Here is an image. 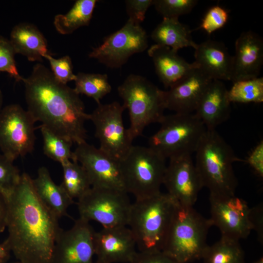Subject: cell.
<instances>
[{
    "instance_id": "cell-1",
    "label": "cell",
    "mask_w": 263,
    "mask_h": 263,
    "mask_svg": "<svg viewBox=\"0 0 263 263\" xmlns=\"http://www.w3.org/2000/svg\"><path fill=\"white\" fill-rule=\"evenodd\" d=\"M2 196L6 203L8 230L3 244L19 262L50 263L63 229L59 219L37 195L32 178L22 173L15 187Z\"/></svg>"
},
{
    "instance_id": "cell-2",
    "label": "cell",
    "mask_w": 263,
    "mask_h": 263,
    "mask_svg": "<svg viewBox=\"0 0 263 263\" xmlns=\"http://www.w3.org/2000/svg\"><path fill=\"white\" fill-rule=\"evenodd\" d=\"M21 81L27 111L36 122L73 143L86 142L85 123L90 114L74 88L57 81L51 71L40 63Z\"/></svg>"
},
{
    "instance_id": "cell-3",
    "label": "cell",
    "mask_w": 263,
    "mask_h": 263,
    "mask_svg": "<svg viewBox=\"0 0 263 263\" xmlns=\"http://www.w3.org/2000/svg\"><path fill=\"white\" fill-rule=\"evenodd\" d=\"M176 204L170 195L161 192L132 204L127 225L138 252L162 251Z\"/></svg>"
},
{
    "instance_id": "cell-4",
    "label": "cell",
    "mask_w": 263,
    "mask_h": 263,
    "mask_svg": "<svg viewBox=\"0 0 263 263\" xmlns=\"http://www.w3.org/2000/svg\"><path fill=\"white\" fill-rule=\"evenodd\" d=\"M195 153V165L203 188L212 194L235 195L238 181L233 164L243 160L215 129H207Z\"/></svg>"
},
{
    "instance_id": "cell-5",
    "label": "cell",
    "mask_w": 263,
    "mask_h": 263,
    "mask_svg": "<svg viewBox=\"0 0 263 263\" xmlns=\"http://www.w3.org/2000/svg\"><path fill=\"white\" fill-rule=\"evenodd\" d=\"M212 226L209 218L204 217L193 207L176 201L162 251L178 263L201 259L208 245L207 236Z\"/></svg>"
},
{
    "instance_id": "cell-6",
    "label": "cell",
    "mask_w": 263,
    "mask_h": 263,
    "mask_svg": "<svg viewBox=\"0 0 263 263\" xmlns=\"http://www.w3.org/2000/svg\"><path fill=\"white\" fill-rule=\"evenodd\" d=\"M118 93L129 111L128 130L133 140L142 134L147 126L162 120L166 109L164 91L145 77L130 75L118 86Z\"/></svg>"
},
{
    "instance_id": "cell-7",
    "label": "cell",
    "mask_w": 263,
    "mask_h": 263,
    "mask_svg": "<svg viewBox=\"0 0 263 263\" xmlns=\"http://www.w3.org/2000/svg\"><path fill=\"white\" fill-rule=\"evenodd\" d=\"M119 163L125 190L132 194L135 200L161 192L166 159L150 147L132 145Z\"/></svg>"
},
{
    "instance_id": "cell-8",
    "label": "cell",
    "mask_w": 263,
    "mask_h": 263,
    "mask_svg": "<svg viewBox=\"0 0 263 263\" xmlns=\"http://www.w3.org/2000/svg\"><path fill=\"white\" fill-rule=\"evenodd\" d=\"M160 124L149 147L166 159L191 156L207 130L194 113L165 115Z\"/></svg>"
},
{
    "instance_id": "cell-9",
    "label": "cell",
    "mask_w": 263,
    "mask_h": 263,
    "mask_svg": "<svg viewBox=\"0 0 263 263\" xmlns=\"http://www.w3.org/2000/svg\"><path fill=\"white\" fill-rule=\"evenodd\" d=\"M77 205L80 218L112 227L127 226L132 204L125 191L91 187Z\"/></svg>"
},
{
    "instance_id": "cell-10",
    "label": "cell",
    "mask_w": 263,
    "mask_h": 263,
    "mask_svg": "<svg viewBox=\"0 0 263 263\" xmlns=\"http://www.w3.org/2000/svg\"><path fill=\"white\" fill-rule=\"evenodd\" d=\"M36 122L27 110L17 104L2 108L0 112V150L12 161L31 153L36 140Z\"/></svg>"
},
{
    "instance_id": "cell-11",
    "label": "cell",
    "mask_w": 263,
    "mask_h": 263,
    "mask_svg": "<svg viewBox=\"0 0 263 263\" xmlns=\"http://www.w3.org/2000/svg\"><path fill=\"white\" fill-rule=\"evenodd\" d=\"M125 108L116 101L97 104L90 114L95 128V136L99 141V148L117 160L120 161L132 146L133 140L123 120Z\"/></svg>"
},
{
    "instance_id": "cell-12",
    "label": "cell",
    "mask_w": 263,
    "mask_h": 263,
    "mask_svg": "<svg viewBox=\"0 0 263 263\" xmlns=\"http://www.w3.org/2000/svg\"><path fill=\"white\" fill-rule=\"evenodd\" d=\"M148 47V36L140 26L128 20L116 32L105 38L102 43L94 48L89 57L97 60L107 67L119 68L134 54Z\"/></svg>"
},
{
    "instance_id": "cell-13",
    "label": "cell",
    "mask_w": 263,
    "mask_h": 263,
    "mask_svg": "<svg viewBox=\"0 0 263 263\" xmlns=\"http://www.w3.org/2000/svg\"><path fill=\"white\" fill-rule=\"evenodd\" d=\"M212 226H217L222 237L239 241L251 231L248 215L250 207L244 199L233 195L209 194Z\"/></svg>"
},
{
    "instance_id": "cell-14",
    "label": "cell",
    "mask_w": 263,
    "mask_h": 263,
    "mask_svg": "<svg viewBox=\"0 0 263 263\" xmlns=\"http://www.w3.org/2000/svg\"><path fill=\"white\" fill-rule=\"evenodd\" d=\"M75 161L85 169L92 187L125 191L119 161L87 142L77 145Z\"/></svg>"
},
{
    "instance_id": "cell-15",
    "label": "cell",
    "mask_w": 263,
    "mask_h": 263,
    "mask_svg": "<svg viewBox=\"0 0 263 263\" xmlns=\"http://www.w3.org/2000/svg\"><path fill=\"white\" fill-rule=\"evenodd\" d=\"M94 232L89 221L79 217L72 227L62 230L50 263H94Z\"/></svg>"
},
{
    "instance_id": "cell-16",
    "label": "cell",
    "mask_w": 263,
    "mask_h": 263,
    "mask_svg": "<svg viewBox=\"0 0 263 263\" xmlns=\"http://www.w3.org/2000/svg\"><path fill=\"white\" fill-rule=\"evenodd\" d=\"M169 160L163 185L178 203L193 207L203 186L191 156Z\"/></svg>"
},
{
    "instance_id": "cell-17",
    "label": "cell",
    "mask_w": 263,
    "mask_h": 263,
    "mask_svg": "<svg viewBox=\"0 0 263 263\" xmlns=\"http://www.w3.org/2000/svg\"><path fill=\"white\" fill-rule=\"evenodd\" d=\"M93 243L95 263H131L137 252L134 237L127 226L94 231Z\"/></svg>"
},
{
    "instance_id": "cell-18",
    "label": "cell",
    "mask_w": 263,
    "mask_h": 263,
    "mask_svg": "<svg viewBox=\"0 0 263 263\" xmlns=\"http://www.w3.org/2000/svg\"><path fill=\"white\" fill-rule=\"evenodd\" d=\"M212 80L199 68L193 69L167 91H164L166 109L176 113H194Z\"/></svg>"
},
{
    "instance_id": "cell-19",
    "label": "cell",
    "mask_w": 263,
    "mask_h": 263,
    "mask_svg": "<svg viewBox=\"0 0 263 263\" xmlns=\"http://www.w3.org/2000/svg\"><path fill=\"white\" fill-rule=\"evenodd\" d=\"M230 81L259 77L263 64V40L255 33L243 32L236 40Z\"/></svg>"
},
{
    "instance_id": "cell-20",
    "label": "cell",
    "mask_w": 263,
    "mask_h": 263,
    "mask_svg": "<svg viewBox=\"0 0 263 263\" xmlns=\"http://www.w3.org/2000/svg\"><path fill=\"white\" fill-rule=\"evenodd\" d=\"M228 90L222 81L213 79L194 112L207 130H215L229 117L231 107Z\"/></svg>"
},
{
    "instance_id": "cell-21",
    "label": "cell",
    "mask_w": 263,
    "mask_h": 263,
    "mask_svg": "<svg viewBox=\"0 0 263 263\" xmlns=\"http://www.w3.org/2000/svg\"><path fill=\"white\" fill-rule=\"evenodd\" d=\"M194 58L199 68L212 79L230 81L232 56L223 43L209 39L198 44Z\"/></svg>"
},
{
    "instance_id": "cell-22",
    "label": "cell",
    "mask_w": 263,
    "mask_h": 263,
    "mask_svg": "<svg viewBox=\"0 0 263 263\" xmlns=\"http://www.w3.org/2000/svg\"><path fill=\"white\" fill-rule=\"evenodd\" d=\"M177 52L169 47L156 44L148 50V54L153 62L156 73L166 88L169 89L193 69L199 68L195 62H188Z\"/></svg>"
},
{
    "instance_id": "cell-23",
    "label": "cell",
    "mask_w": 263,
    "mask_h": 263,
    "mask_svg": "<svg viewBox=\"0 0 263 263\" xmlns=\"http://www.w3.org/2000/svg\"><path fill=\"white\" fill-rule=\"evenodd\" d=\"M32 183L39 199L58 219L68 216L67 210L74 200L60 185L54 182L46 167L38 169L36 177L32 178Z\"/></svg>"
},
{
    "instance_id": "cell-24",
    "label": "cell",
    "mask_w": 263,
    "mask_h": 263,
    "mask_svg": "<svg viewBox=\"0 0 263 263\" xmlns=\"http://www.w3.org/2000/svg\"><path fill=\"white\" fill-rule=\"evenodd\" d=\"M9 40L16 54L22 55L30 61H42L43 56L49 53L45 38L36 26L29 23L16 25Z\"/></svg>"
},
{
    "instance_id": "cell-25",
    "label": "cell",
    "mask_w": 263,
    "mask_h": 263,
    "mask_svg": "<svg viewBox=\"0 0 263 263\" xmlns=\"http://www.w3.org/2000/svg\"><path fill=\"white\" fill-rule=\"evenodd\" d=\"M191 31L181 23L178 18H163L151 34L156 44L169 47L174 51L184 47L195 49L198 45L192 39Z\"/></svg>"
},
{
    "instance_id": "cell-26",
    "label": "cell",
    "mask_w": 263,
    "mask_h": 263,
    "mask_svg": "<svg viewBox=\"0 0 263 263\" xmlns=\"http://www.w3.org/2000/svg\"><path fill=\"white\" fill-rule=\"evenodd\" d=\"M97 0H77L65 14H58L54 18L56 31L62 35L73 33L79 28L89 25Z\"/></svg>"
},
{
    "instance_id": "cell-27",
    "label": "cell",
    "mask_w": 263,
    "mask_h": 263,
    "mask_svg": "<svg viewBox=\"0 0 263 263\" xmlns=\"http://www.w3.org/2000/svg\"><path fill=\"white\" fill-rule=\"evenodd\" d=\"M202 259L203 263H245L239 241L222 236L218 242L207 246Z\"/></svg>"
},
{
    "instance_id": "cell-28",
    "label": "cell",
    "mask_w": 263,
    "mask_h": 263,
    "mask_svg": "<svg viewBox=\"0 0 263 263\" xmlns=\"http://www.w3.org/2000/svg\"><path fill=\"white\" fill-rule=\"evenodd\" d=\"M61 166L63 178L60 186L72 199H78L92 187L86 171L77 161H69Z\"/></svg>"
},
{
    "instance_id": "cell-29",
    "label": "cell",
    "mask_w": 263,
    "mask_h": 263,
    "mask_svg": "<svg viewBox=\"0 0 263 263\" xmlns=\"http://www.w3.org/2000/svg\"><path fill=\"white\" fill-rule=\"evenodd\" d=\"M39 128L45 155L61 165L69 161H75L74 152L71 149L73 143L71 140L55 133L42 125Z\"/></svg>"
},
{
    "instance_id": "cell-30",
    "label": "cell",
    "mask_w": 263,
    "mask_h": 263,
    "mask_svg": "<svg viewBox=\"0 0 263 263\" xmlns=\"http://www.w3.org/2000/svg\"><path fill=\"white\" fill-rule=\"evenodd\" d=\"M75 91L94 99L97 104L109 94L112 87L106 74L78 73L75 80Z\"/></svg>"
},
{
    "instance_id": "cell-31",
    "label": "cell",
    "mask_w": 263,
    "mask_h": 263,
    "mask_svg": "<svg viewBox=\"0 0 263 263\" xmlns=\"http://www.w3.org/2000/svg\"><path fill=\"white\" fill-rule=\"evenodd\" d=\"M230 103H260L263 101V78L257 77L233 82L228 90Z\"/></svg>"
},
{
    "instance_id": "cell-32",
    "label": "cell",
    "mask_w": 263,
    "mask_h": 263,
    "mask_svg": "<svg viewBox=\"0 0 263 263\" xmlns=\"http://www.w3.org/2000/svg\"><path fill=\"white\" fill-rule=\"evenodd\" d=\"M198 2L196 0H153L152 5L163 18H179L188 14Z\"/></svg>"
},
{
    "instance_id": "cell-33",
    "label": "cell",
    "mask_w": 263,
    "mask_h": 263,
    "mask_svg": "<svg viewBox=\"0 0 263 263\" xmlns=\"http://www.w3.org/2000/svg\"><path fill=\"white\" fill-rule=\"evenodd\" d=\"M43 57L49 61L51 72L57 81L67 84L70 81L75 80L76 75L74 73L72 60L69 56L56 59L48 53Z\"/></svg>"
},
{
    "instance_id": "cell-34",
    "label": "cell",
    "mask_w": 263,
    "mask_h": 263,
    "mask_svg": "<svg viewBox=\"0 0 263 263\" xmlns=\"http://www.w3.org/2000/svg\"><path fill=\"white\" fill-rule=\"evenodd\" d=\"M3 154H0V194L10 191L19 181L21 174L18 168Z\"/></svg>"
},
{
    "instance_id": "cell-35",
    "label": "cell",
    "mask_w": 263,
    "mask_h": 263,
    "mask_svg": "<svg viewBox=\"0 0 263 263\" xmlns=\"http://www.w3.org/2000/svg\"><path fill=\"white\" fill-rule=\"evenodd\" d=\"M15 54L10 40L0 36V72L8 73L18 82L22 81L23 77L19 75L16 66Z\"/></svg>"
},
{
    "instance_id": "cell-36",
    "label": "cell",
    "mask_w": 263,
    "mask_h": 263,
    "mask_svg": "<svg viewBox=\"0 0 263 263\" xmlns=\"http://www.w3.org/2000/svg\"><path fill=\"white\" fill-rule=\"evenodd\" d=\"M228 19V13L226 9L219 5L210 7L205 16L199 29H202L208 34L223 28Z\"/></svg>"
},
{
    "instance_id": "cell-37",
    "label": "cell",
    "mask_w": 263,
    "mask_h": 263,
    "mask_svg": "<svg viewBox=\"0 0 263 263\" xmlns=\"http://www.w3.org/2000/svg\"><path fill=\"white\" fill-rule=\"evenodd\" d=\"M153 0H126V8L129 20L140 25L145 18L149 8L152 5Z\"/></svg>"
},
{
    "instance_id": "cell-38",
    "label": "cell",
    "mask_w": 263,
    "mask_h": 263,
    "mask_svg": "<svg viewBox=\"0 0 263 263\" xmlns=\"http://www.w3.org/2000/svg\"><path fill=\"white\" fill-rule=\"evenodd\" d=\"M248 219L251 230H254L257 235L258 241L263 244V204L260 203L250 208Z\"/></svg>"
},
{
    "instance_id": "cell-39",
    "label": "cell",
    "mask_w": 263,
    "mask_h": 263,
    "mask_svg": "<svg viewBox=\"0 0 263 263\" xmlns=\"http://www.w3.org/2000/svg\"><path fill=\"white\" fill-rule=\"evenodd\" d=\"M245 162L259 177H263V141H260L250 152Z\"/></svg>"
},
{
    "instance_id": "cell-40",
    "label": "cell",
    "mask_w": 263,
    "mask_h": 263,
    "mask_svg": "<svg viewBox=\"0 0 263 263\" xmlns=\"http://www.w3.org/2000/svg\"><path fill=\"white\" fill-rule=\"evenodd\" d=\"M131 263H178L162 251L152 253L137 252Z\"/></svg>"
},
{
    "instance_id": "cell-41",
    "label": "cell",
    "mask_w": 263,
    "mask_h": 263,
    "mask_svg": "<svg viewBox=\"0 0 263 263\" xmlns=\"http://www.w3.org/2000/svg\"><path fill=\"white\" fill-rule=\"evenodd\" d=\"M6 206L3 197L0 194V233L6 228Z\"/></svg>"
},
{
    "instance_id": "cell-42",
    "label": "cell",
    "mask_w": 263,
    "mask_h": 263,
    "mask_svg": "<svg viewBox=\"0 0 263 263\" xmlns=\"http://www.w3.org/2000/svg\"><path fill=\"white\" fill-rule=\"evenodd\" d=\"M10 253L3 243L0 244V263H5L9 259Z\"/></svg>"
},
{
    "instance_id": "cell-43",
    "label": "cell",
    "mask_w": 263,
    "mask_h": 263,
    "mask_svg": "<svg viewBox=\"0 0 263 263\" xmlns=\"http://www.w3.org/2000/svg\"><path fill=\"white\" fill-rule=\"evenodd\" d=\"M2 102H3V97H2V94L1 90H0V112L1 111L2 108Z\"/></svg>"
},
{
    "instance_id": "cell-44",
    "label": "cell",
    "mask_w": 263,
    "mask_h": 263,
    "mask_svg": "<svg viewBox=\"0 0 263 263\" xmlns=\"http://www.w3.org/2000/svg\"><path fill=\"white\" fill-rule=\"evenodd\" d=\"M252 263H263V257H260L259 259L252 262Z\"/></svg>"
},
{
    "instance_id": "cell-45",
    "label": "cell",
    "mask_w": 263,
    "mask_h": 263,
    "mask_svg": "<svg viewBox=\"0 0 263 263\" xmlns=\"http://www.w3.org/2000/svg\"><path fill=\"white\" fill-rule=\"evenodd\" d=\"M21 263L20 262H19L18 261L15 262H14V263Z\"/></svg>"
}]
</instances>
